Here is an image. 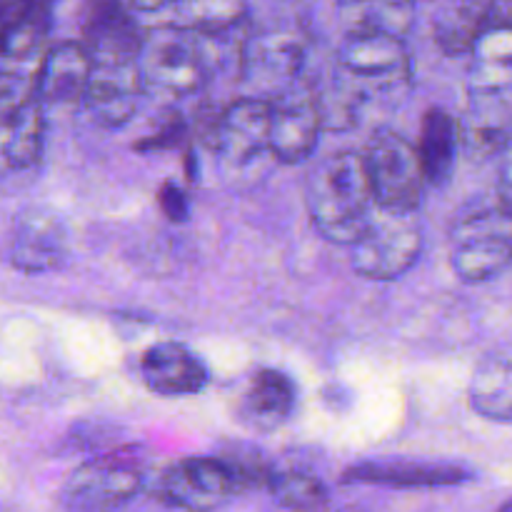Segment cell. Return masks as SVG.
I'll return each instance as SVG.
<instances>
[{
  "mask_svg": "<svg viewBox=\"0 0 512 512\" xmlns=\"http://www.w3.org/2000/svg\"><path fill=\"white\" fill-rule=\"evenodd\" d=\"M265 488L275 498V503L293 512H318L328 505V488L323 480L305 470H270Z\"/></svg>",
  "mask_w": 512,
  "mask_h": 512,
  "instance_id": "obj_26",
  "label": "cell"
},
{
  "mask_svg": "<svg viewBox=\"0 0 512 512\" xmlns=\"http://www.w3.org/2000/svg\"><path fill=\"white\" fill-rule=\"evenodd\" d=\"M240 493L238 480L223 458H185L160 478V495L185 512H213Z\"/></svg>",
  "mask_w": 512,
  "mask_h": 512,
  "instance_id": "obj_13",
  "label": "cell"
},
{
  "mask_svg": "<svg viewBox=\"0 0 512 512\" xmlns=\"http://www.w3.org/2000/svg\"><path fill=\"white\" fill-rule=\"evenodd\" d=\"M170 23L190 33L218 38L248 18V0H170Z\"/></svg>",
  "mask_w": 512,
  "mask_h": 512,
  "instance_id": "obj_25",
  "label": "cell"
},
{
  "mask_svg": "<svg viewBox=\"0 0 512 512\" xmlns=\"http://www.w3.org/2000/svg\"><path fill=\"white\" fill-rule=\"evenodd\" d=\"M93 3H110V0H93ZM123 3V0H120Z\"/></svg>",
  "mask_w": 512,
  "mask_h": 512,
  "instance_id": "obj_30",
  "label": "cell"
},
{
  "mask_svg": "<svg viewBox=\"0 0 512 512\" xmlns=\"http://www.w3.org/2000/svg\"><path fill=\"white\" fill-rule=\"evenodd\" d=\"M90 78V60L83 43H58L45 50L33 83V98L48 108L83 105Z\"/></svg>",
  "mask_w": 512,
  "mask_h": 512,
  "instance_id": "obj_16",
  "label": "cell"
},
{
  "mask_svg": "<svg viewBox=\"0 0 512 512\" xmlns=\"http://www.w3.org/2000/svg\"><path fill=\"white\" fill-rule=\"evenodd\" d=\"M143 468L133 455H103L78 465L60 488L65 512H118L143 490Z\"/></svg>",
  "mask_w": 512,
  "mask_h": 512,
  "instance_id": "obj_9",
  "label": "cell"
},
{
  "mask_svg": "<svg viewBox=\"0 0 512 512\" xmlns=\"http://www.w3.org/2000/svg\"><path fill=\"white\" fill-rule=\"evenodd\" d=\"M45 110L38 100L0 103V193H13L35 180L43 165Z\"/></svg>",
  "mask_w": 512,
  "mask_h": 512,
  "instance_id": "obj_10",
  "label": "cell"
},
{
  "mask_svg": "<svg viewBox=\"0 0 512 512\" xmlns=\"http://www.w3.org/2000/svg\"><path fill=\"white\" fill-rule=\"evenodd\" d=\"M500 512H510V503H505L503 508H500Z\"/></svg>",
  "mask_w": 512,
  "mask_h": 512,
  "instance_id": "obj_29",
  "label": "cell"
},
{
  "mask_svg": "<svg viewBox=\"0 0 512 512\" xmlns=\"http://www.w3.org/2000/svg\"><path fill=\"white\" fill-rule=\"evenodd\" d=\"M158 203L160 208H163V213L168 215L170 220H175V223H183L190 215L188 195H185L175 183H165L163 188H160Z\"/></svg>",
  "mask_w": 512,
  "mask_h": 512,
  "instance_id": "obj_27",
  "label": "cell"
},
{
  "mask_svg": "<svg viewBox=\"0 0 512 512\" xmlns=\"http://www.w3.org/2000/svg\"><path fill=\"white\" fill-rule=\"evenodd\" d=\"M295 400H298V393H295L293 380L280 370L263 368L250 378L240 398L238 415L250 430L273 433L280 425L288 423L295 410Z\"/></svg>",
  "mask_w": 512,
  "mask_h": 512,
  "instance_id": "obj_20",
  "label": "cell"
},
{
  "mask_svg": "<svg viewBox=\"0 0 512 512\" xmlns=\"http://www.w3.org/2000/svg\"><path fill=\"white\" fill-rule=\"evenodd\" d=\"M308 55V30L288 18H265L248 30L240 48V78L253 88L250 98L270 100L295 85Z\"/></svg>",
  "mask_w": 512,
  "mask_h": 512,
  "instance_id": "obj_5",
  "label": "cell"
},
{
  "mask_svg": "<svg viewBox=\"0 0 512 512\" xmlns=\"http://www.w3.org/2000/svg\"><path fill=\"white\" fill-rule=\"evenodd\" d=\"M65 228L50 210L30 208L18 215L10 238V263L28 275L50 273L65 263Z\"/></svg>",
  "mask_w": 512,
  "mask_h": 512,
  "instance_id": "obj_15",
  "label": "cell"
},
{
  "mask_svg": "<svg viewBox=\"0 0 512 512\" xmlns=\"http://www.w3.org/2000/svg\"><path fill=\"white\" fill-rule=\"evenodd\" d=\"M493 18V0H450L435 18V43L448 55H470Z\"/></svg>",
  "mask_w": 512,
  "mask_h": 512,
  "instance_id": "obj_24",
  "label": "cell"
},
{
  "mask_svg": "<svg viewBox=\"0 0 512 512\" xmlns=\"http://www.w3.org/2000/svg\"><path fill=\"white\" fill-rule=\"evenodd\" d=\"M138 60L135 63H90L83 108L103 128H120L138 113L143 98Z\"/></svg>",
  "mask_w": 512,
  "mask_h": 512,
  "instance_id": "obj_14",
  "label": "cell"
},
{
  "mask_svg": "<svg viewBox=\"0 0 512 512\" xmlns=\"http://www.w3.org/2000/svg\"><path fill=\"white\" fill-rule=\"evenodd\" d=\"M473 478L468 468L430 460H368L348 468L340 478L345 485H380V488H450Z\"/></svg>",
  "mask_w": 512,
  "mask_h": 512,
  "instance_id": "obj_18",
  "label": "cell"
},
{
  "mask_svg": "<svg viewBox=\"0 0 512 512\" xmlns=\"http://www.w3.org/2000/svg\"><path fill=\"white\" fill-rule=\"evenodd\" d=\"M50 28V0H0V103L33 95Z\"/></svg>",
  "mask_w": 512,
  "mask_h": 512,
  "instance_id": "obj_4",
  "label": "cell"
},
{
  "mask_svg": "<svg viewBox=\"0 0 512 512\" xmlns=\"http://www.w3.org/2000/svg\"><path fill=\"white\" fill-rule=\"evenodd\" d=\"M450 265L465 283H485L508 270L512 258L510 208L498 200L493 208L460 215L450 230Z\"/></svg>",
  "mask_w": 512,
  "mask_h": 512,
  "instance_id": "obj_7",
  "label": "cell"
},
{
  "mask_svg": "<svg viewBox=\"0 0 512 512\" xmlns=\"http://www.w3.org/2000/svg\"><path fill=\"white\" fill-rule=\"evenodd\" d=\"M143 93L163 98H188L200 93L215 73L213 38L158 25L143 33L138 53Z\"/></svg>",
  "mask_w": 512,
  "mask_h": 512,
  "instance_id": "obj_3",
  "label": "cell"
},
{
  "mask_svg": "<svg viewBox=\"0 0 512 512\" xmlns=\"http://www.w3.org/2000/svg\"><path fill=\"white\" fill-rule=\"evenodd\" d=\"M373 203L385 213L415 215L425 195V178L420 170L415 145L398 130L378 128L360 153Z\"/></svg>",
  "mask_w": 512,
  "mask_h": 512,
  "instance_id": "obj_6",
  "label": "cell"
},
{
  "mask_svg": "<svg viewBox=\"0 0 512 512\" xmlns=\"http://www.w3.org/2000/svg\"><path fill=\"white\" fill-rule=\"evenodd\" d=\"M423 253V230L413 215L375 210L373 220L350 245V265L370 280H395Z\"/></svg>",
  "mask_w": 512,
  "mask_h": 512,
  "instance_id": "obj_8",
  "label": "cell"
},
{
  "mask_svg": "<svg viewBox=\"0 0 512 512\" xmlns=\"http://www.w3.org/2000/svg\"><path fill=\"white\" fill-rule=\"evenodd\" d=\"M270 103L263 98L235 100L220 113L213 128V148L220 165L228 173H243L255 168L265 155H270L268 143Z\"/></svg>",
  "mask_w": 512,
  "mask_h": 512,
  "instance_id": "obj_12",
  "label": "cell"
},
{
  "mask_svg": "<svg viewBox=\"0 0 512 512\" xmlns=\"http://www.w3.org/2000/svg\"><path fill=\"white\" fill-rule=\"evenodd\" d=\"M128 10H138V13H153V10H163L170 0H123Z\"/></svg>",
  "mask_w": 512,
  "mask_h": 512,
  "instance_id": "obj_28",
  "label": "cell"
},
{
  "mask_svg": "<svg viewBox=\"0 0 512 512\" xmlns=\"http://www.w3.org/2000/svg\"><path fill=\"white\" fill-rule=\"evenodd\" d=\"M268 103L270 155L285 165L305 163L315 153V145L323 133V118H320L315 90L298 80L288 90L270 98Z\"/></svg>",
  "mask_w": 512,
  "mask_h": 512,
  "instance_id": "obj_11",
  "label": "cell"
},
{
  "mask_svg": "<svg viewBox=\"0 0 512 512\" xmlns=\"http://www.w3.org/2000/svg\"><path fill=\"white\" fill-rule=\"evenodd\" d=\"M413 88V58L405 40L388 35H345L330 75V88L318 95L323 130H345L358 123L368 105L395 108Z\"/></svg>",
  "mask_w": 512,
  "mask_h": 512,
  "instance_id": "obj_1",
  "label": "cell"
},
{
  "mask_svg": "<svg viewBox=\"0 0 512 512\" xmlns=\"http://www.w3.org/2000/svg\"><path fill=\"white\" fill-rule=\"evenodd\" d=\"M425 185L443 188L455 173L460 153L458 120L443 108H430L423 118L420 140L415 145Z\"/></svg>",
  "mask_w": 512,
  "mask_h": 512,
  "instance_id": "obj_21",
  "label": "cell"
},
{
  "mask_svg": "<svg viewBox=\"0 0 512 512\" xmlns=\"http://www.w3.org/2000/svg\"><path fill=\"white\" fill-rule=\"evenodd\" d=\"M470 408L485 420L508 425L512 420V360L505 348L485 355L473 370L468 388Z\"/></svg>",
  "mask_w": 512,
  "mask_h": 512,
  "instance_id": "obj_23",
  "label": "cell"
},
{
  "mask_svg": "<svg viewBox=\"0 0 512 512\" xmlns=\"http://www.w3.org/2000/svg\"><path fill=\"white\" fill-rule=\"evenodd\" d=\"M305 205L325 240L353 245L378 210L360 155L340 150L318 160L305 180Z\"/></svg>",
  "mask_w": 512,
  "mask_h": 512,
  "instance_id": "obj_2",
  "label": "cell"
},
{
  "mask_svg": "<svg viewBox=\"0 0 512 512\" xmlns=\"http://www.w3.org/2000/svg\"><path fill=\"white\" fill-rule=\"evenodd\" d=\"M140 373L150 393L163 398H185L208 388V368L190 348L180 343H158L140 358Z\"/></svg>",
  "mask_w": 512,
  "mask_h": 512,
  "instance_id": "obj_19",
  "label": "cell"
},
{
  "mask_svg": "<svg viewBox=\"0 0 512 512\" xmlns=\"http://www.w3.org/2000/svg\"><path fill=\"white\" fill-rule=\"evenodd\" d=\"M345 35H388L405 40L415 20V0H338Z\"/></svg>",
  "mask_w": 512,
  "mask_h": 512,
  "instance_id": "obj_22",
  "label": "cell"
},
{
  "mask_svg": "<svg viewBox=\"0 0 512 512\" xmlns=\"http://www.w3.org/2000/svg\"><path fill=\"white\" fill-rule=\"evenodd\" d=\"M512 90L505 93H468L460 128V150L470 160H488L505 153L512 135Z\"/></svg>",
  "mask_w": 512,
  "mask_h": 512,
  "instance_id": "obj_17",
  "label": "cell"
}]
</instances>
